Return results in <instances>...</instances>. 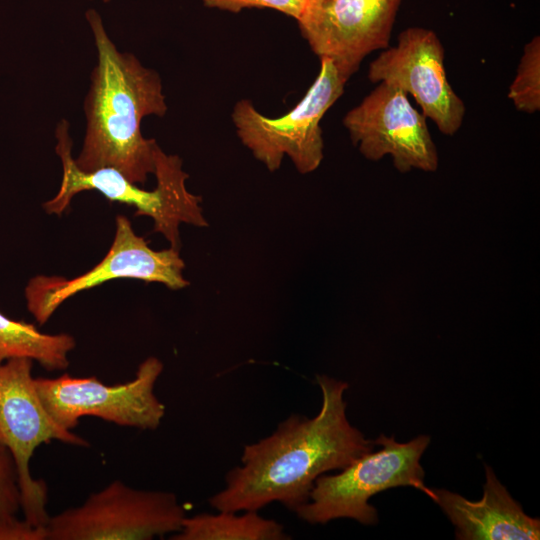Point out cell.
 <instances>
[{"instance_id":"obj_4","label":"cell","mask_w":540,"mask_h":540,"mask_svg":"<svg viewBox=\"0 0 540 540\" xmlns=\"http://www.w3.org/2000/svg\"><path fill=\"white\" fill-rule=\"evenodd\" d=\"M429 442L426 435L398 443L394 437L381 434L373 440L374 445L381 446L380 450L360 456L337 474L319 476L308 502L295 513L310 524L349 518L373 525L378 516L369 499L381 491L410 486L430 497L431 488L424 484L425 473L420 464Z\"/></svg>"},{"instance_id":"obj_1","label":"cell","mask_w":540,"mask_h":540,"mask_svg":"<svg viewBox=\"0 0 540 540\" xmlns=\"http://www.w3.org/2000/svg\"><path fill=\"white\" fill-rule=\"evenodd\" d=\"M322 392L313 418L292 414L266 438L244 447L241 465L230 470L225 487L209 498L217 511H258L279 502L296 512L309 500L316 479L342 470L373 450L346 416L348 383L317 375Z\"/></svg>"},{"instance_id":"obj_11","label":"cell","mask_w":540,"mask_h":540,"mask_svg":"<svg viewBox=\"0 0 540 540\" xmlns=\"http://www.w3.org/2000/svg\"><path fill=\"white\" fill-rule=\"evenodd\" d=\"M444 47L437 34L424 27H409L397 37L395 46L374 59L367 77L411 95L422 114L444 135L460 129L466 108L451 87L444 66Z\"/></svg>"},{"instance_id":"obj_8","label":"cell","mask_w":540,"mask_h":540,"mask_svg":"<svg viewBox=\"0 0 540 540\" xmlns=\"http://www.w3.org/2000/svg\"><path fill=\"white\" fill-rule=\"evenodd\" d=\"M163 368L158 358L148 357L139 365L135 377L125 383L106 385L95 376L63 374L57 378H35V386L47 412L67 430L75 428L83 416L155 430L165 415L164 404L154 394Z\"/></svg>"},{"instance_id":"obj_3","label":"cell","mask_w":540,"mask_h":540,"mask_svg":"<svg viewBox=\"0 0 540 540\" xmlns=\"http://www.w3.org/2000/svg\"><path fill=\"white\" fill-rule=\"evenodd\" d=\"M55 151L62 163L63 175L57 194L43 204L49 214L61 215L72 198L82 192L95 190L109 201L136 208V216H148L154 222V232L162 234L170 247L180 250L179 226L182 223L197 227L208 225L201 207V197L188 191L189 175L183 170L182 159L165 153L158 145L155 152L154 175L156 187L145 190L110 167L94 171L80 170L72 156L70 124L60 120L55 129Z\"/></svg>"},{"instance_id":"obj_15","label":"cell","mask_w":540,"mask_h":540,"mask_svg":"<svg viewBox=\"0 0 540 540\" xmlns=\"http://www.w3.org/2000/svg\"><path fill=\"white\" fill-rule=\"evenodd\" d=\"M75 345L69 334L42 333L35 325L13 320L0 312V363L24 357L36 360L48 371L64 370L69 366L68 354Z\"/></svg>"},{"instance_id":"obj_6","label":"cell","mask_w":540,"mask_h":540,"mask_svg":"<svg viewBox=\"0 0 540 540\" xmlns=\"http://www.w3.org/2000/svg\"><path fill=\"white\" fill-rule=\"evenodd\" d=\"M33 360L10 358L0 363V442L15 461L20 490V508L24 519L33 526L44 527L47 513V485L30 473L35 449L52 440L81 447L86 439L61 427L47 412L32 377Z\"/></svg>"},{"instance_id":"obj_18","label":"cell","mask_w":540,"mask_h":540,"mask_svg":"<svg viewBox=\"0 0 540 540\" xmlns=\"http://www.w3.org/2000/svg\"><path fill=\"white\" fill-rule=\"evenodd\" d=\"M204 6L227 12L239 13L247 8H268L288 15L297 21L308 3L304 0H202Z\"/></svg>"},{"instance_id":"obj_9","label":"cell","mask_w":540,"mask_h":540,"mask_svg":"<svg viewBox=\"0 0 540 540\" xmlns=\"http://www.w3.org/2000/svg\"><path fill=\"white\" fill-rule=\"evenodd\" d=\"M178 249L155 251L138 236L127 217H116V232L104 259L84 274L66 279L59 276H36L25 288L26 304L36 321L43 325L56 309L75 294L104 282L129 278L158 282L177 290L189 285L183 276L185 263Z\"/></svg>"},{"instance_id":"obj_7","label":"cell","mask_w":540,"mask_h":540,"mask_svg":"<svg viewBox=\"0 0 540 540\" xmlns=\"http://www.w3.org/2000/svg\"><path fill=\"white\" fill-rule=\"evenodd\" d=\"M185 517L175 494L114 480L80 506L50 517L47 540H150L178 532Z\"/></svg>"},{"instance_id":"obj_12","label":"cell","mask_w":540,"mask_h":540,"mask_svg":"<svg viewBox=\"0 0 540 540\" xmlns=\"http://www.w3.org/2000/svg\"><path fill=\"white\" fill-rule=\"evenodd\" d=\"M402 0H322L297 21L302 37L321 58L351 77L373 51L386 49Z\"/></svg>"},{"instance_id":"obj_16","label":"cell","mask_w":540,"mask_h":540,"mask_svg":"<svg viewBox=\"0 0 540 540\" xmlns=\"http://www.w3.org/2000/svg\"><path fill=\"white\" fill-rule=\"evenodd\" d=\"M508 98L518 111L540 110V37L534 36L525 47Z\"/></svg>"},{"instance_id":"obj_20","label":"cell","mask_w":540,"mask_h":540,"mask_svg":"<svg viewBox=\"0 0 540 540\" xmlns=\"http://www.w3.org/2000/svg\"><path fill=\"white\" fill-rule=\"evenodd\" d=\"M308 3V5H316L320 3L322 0H304Z\"/></svg>"},{"instance_id":"obj_5","label":"cell","mask_w":540,"mask_h":540,"mask_svg":"<svg viewBox=\"0 0 540 540\" xmlns=\"http://www.w3.org/2000/svg\"><path fill=\"white\" fill-rule=\"evenodd\" d=\"M316 79L304 97L278 118L261 114L248 99L239 100L231 118L242 144L268 171H277L287 156L300 174L315 171L324 158L320 122L342 96L350 78L332 60L321 58Z\"/></svg>"},{"instance_id":"obj_14","label":"cell","mask_w":540,"mask_h":540,"mask_svg":"<svg viewBox=\"0 0 540 540\" xmlns=\"http://www.w3.org/2000/svg\"><path fill=\"white\" fill-rule=\"evenodd\" d=\"M173 540H286L291 537L284 526L267 519L257 511H218L185 517L181 529L172 534Z\"/></svg>"},{"instance_id":"obj_2","label":"cell","mask_w":540,"mask_h":540,"mask_svg":"<svg viewBox=\"0 0 540 540\" xmlns=\"http://www.w3.org/2000/svg\"><path fill=\"white\" fill-rule=\"evenodd\" d=\"M85 18L97 62L84 99L86 129L75 164L84 172L114 168L129 181L144 184L154 173L158 143L143 136L141 124L145 117H163L168 110L161 77L117 48L96 9H88Z\"/></svg>"},{"instance_id":"obj_10","label":"cell","mask_w":540,"mask_h":540,"mask_svg":"<svg viewBox=\"0 0 540 540\" xmlns=\"http://www.w3.org/2000/svg\"><path fill=\"white\" fill-rule=\"evenodd\" d=\"M342 122L352 143L368 160L389 155L400 173L413 169L434 172L439 166L426 117L396 87L378 83Z\"/></svg>"},{"instance_id":"obj_17","label":"cell","mask_w":540,"mask_h":540,"mask_svg":"<svg viewBox=\"0 0 540 540\" xmlns=\"http://www.w3.org/2000/svg\"><path fill=\"white\" fill-rule=\"evenodd\" d=\"M20 508V490L15 461L0 442V519L16 516Z\"/></svg>"},{"instance_id":"obj_21","label":"cell","mask_w":540,"mask_h":540,"mask_svg":"<svg viewBox=\"0 0 540 540\" xmlns=\"http://www.w3.org/2000/svg\"><path fill=\"white\" fill-rule=\"evenodd\" d=\"M104 3H109L111 2L112 0H102Z\"/></svg>"},{"instance_id":"obj_13","label":"cell","mask_w":540,"mask_h":540,"mask_svg":"<svg viewBox=\"0 0 540 540\" xmlns=\"http://www.w3.org/2000/svg\"><path fill=\"white\" fill-rule=\"evenodd\" d=\"M486 481L479 501H470L446 489L431 488L436 502L456 528L459 540H534L540 521L528 516L494 471L485 465Z\"/></svg>"},{"instance_id":"obj_19","label":"cell","mask_w":540,"mask_h":540,"mask_svg":"<svg viewBox=\"0 0 540 540\" xmlns=\"http://www.w3.org/2000/svg\"><path fill=\"white\" fill-rule=\"evenodd\" d=\"M46 526L38 527L16 516L0 519V540H47Z\"/></svg>"}]
</instances>
